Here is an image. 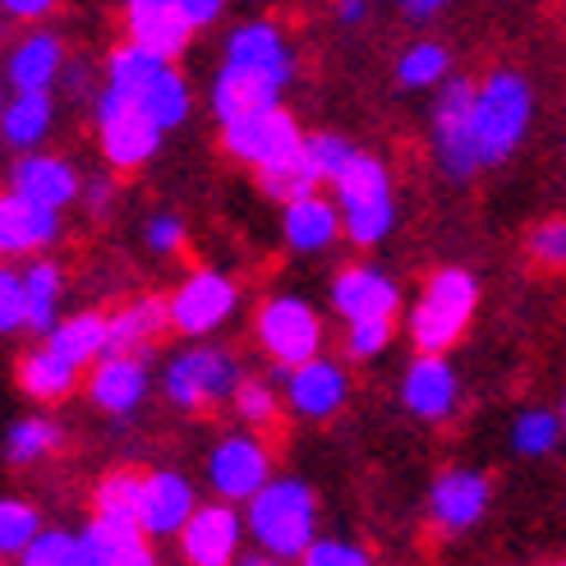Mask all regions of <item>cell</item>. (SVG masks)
I'll list each match as a JSON object with an SVG mask.
<instances>
[{"label":"cell","instance_id":"ab89813d","mask_svg":"<svg viewBox=\"0 0 566 566\" xmlns=\"http://www.w3.org/2000/svg\"><path fill=\"white\" fill-rule=\"evenodd\" d=\"M28 327V295H23V272L0 268V336Z\"/></svg>","mask_w":566,"mask_h":566},{"label":"cell","instance_id":"6f0895ef","mask_svg":"<svg viewBox=\"0 0 566 566\" xmlns=\"http://www.w3.org/2000/svg\"><path fill=\"white\" fill-rule=\"evenodd\" d=\"M562 566H566V562H562Z\"/></svg>","mask_w":566,"mask_h":566},{"label":"cell","instance_id":"ac0fdd59","mask_svg":"<svg viewBox=\"0 0 566 566\" xmlns=\"http://www.w3.org/2000/svg\"><path fill=\"white\" fill-rule=\"evenodd\" d=\"M10 189L33 198V203H46L55 212H65L74 198L83 193V180L78 171L65 161V157H51V153H23L14 166H10Z\"/></svg>","mask_w":566,"mask_h":566},{"label":"cell","instance_id":"ffe728a7","mask_svg":"<svg viewBox=\"0 0 566 566\" xmlns=\"http://www.w3.org/2000/svg\"><path fill=\"white\" fill-rule=\"evenodd\" d=\"M332 304L336 314H342L346 323L355 318H391L396 308H401V291H396V281L378 268H350L336 276L332 286Z\"/></svg>","mask_w":566,"mask_h":566},{"label":"cell","instance_id":"52a82bcc","mask_svg":"<svg viewBox=\"0 0 566 566\" xmlns=\"http://www.w3.org/2000/svg\"><path fill=\"white\" fill-rule=\"evenodd\" d=\"M93 120H97V144L111 171H138V166H148L166 138V129L153 116H144L129 97L106 88V83L93 97Z\"/></svg>","mask_w":566,"mask_h":566},{"label":"cell","instance_id":"60d3db41","mask_svg":"<svg viewBox=\"0 0 566 566\" xmlns=\"http://www.w3.org/2000/svg\"><path fill=\"white\" fill-rule=\"evenodd\" d=\"M391 342V318H355L346 332V350L355 359H369Z\"/></svg>","mask_w":566,"mask_h":566},{"label":"cell","instance_id":"603a6c76","mask_svg":"<svg viewBox=\"0 0 566 566\" xmlns=\"http://www.w3.org/2000/svg\"><path fill=\"white\" fill-rule=\"evenodd\" d=\"M346 396H350V382L346 374L336 369L332 359H304L295 364V374H291V406L304 415V419H327L346 406Z\"/></svg>","mask_w":566,"mask_h":566},{"label":"cell","instance_id":"4316f807","mask_svg":"<svg viewBox=\"0 0 566 566\" xmlns=\"http://www.w3.org/2000/svg\"><path fill=\"white\" fill-rule=\"evenodd\" d=\"M166 323H171V304L138 300V304L120 308L116 318H106V350L102 355H138Z\"/></svg>","mask_w":566,"mask_h":566},{"label":"cell","instance_id":"c3c4849f","mask_svg":"<svg viewBox=\"0 0 566 566\" xmlns=\"http://www.w3.org/2000/svg\"><path fill=\"white\" fill-rule=\"evenodd\" d=\"M451 0H396V10H401L406 23H433Z\"/></svg>","mask_w":566,"mask_h":566},{"label":"cell","instance_id":"d6a6232c","mask_svg":"<svg viewBox=\"0 0 566 566\" xmlns=\"http://www.w3.org/2000/svg\"><path fill=\"white\" fill-rule=\"evenodd\" d=\"M259 185H263V193H268V198H276V203H291V198L318 193L327 180H323V171L314 166V157H308V153L300 148L295 157H286V161L268 166V171H259Z\"/></svg>","mask_w":566,"mask_h":566},{"label":"cell","instance_id":"4dcf8cb0","mask_svg":"<svg viewBox=\"0 0 566 566\" xmlns=\"http://www.w3.org/2000/svg\"><path fill=\"white\" fill-rule=\"evenodd\" d=\"M451 78V51L438 38H415L401 61H396V83L401 88H438Z\"/></svg>","mask_w":566,"mask_h":566},{"label":"cell","instance_id":"484cf974","mask_svg":"<svg viewBox=\"0 0 566 566\" xmlns=\"http://www.w3.org/2000/svg\"><path fill=\"white\" fill-rule=\"evenodd\" d=\"M148 391V369L138 355H102L93 374V401L111 415H129Z\"/></svg>","mask_w":566,"mask_h":566},{"label":"cell","instance_id":"7a4b0ae2","mask_svg":"<svg viewBox=\"0 0 566 566\" xmlns=\"http://www.w3.org/2000/svg\"><path fill=\"white\" fill-rule=\"evenodd\" d=\"M102 83H106V88H116L120 97H129L166 134L180 129L189 120V111H193V93H189L185 74L176 70V61H166V55L144 51L134 42H120L116 51L106 55Z\"/></svg>","mask_w":566,"mask_h":566},{"label":"cell","instance_id":"44dd1931","mask_svg":"<svg viewBox=\"0 0 566 566\" xmlns=\"http://www.w3.org/2000/svg\"><path fill=\"white\" fill-rule=\"evenodd\" d=\"M457 374H451V364L433 350H423L410 369H406V387H401V401L410 415L419 419H447L451 410H457Z\"/></svg>","mask_w":566,"mask_h":566},{"label":"cell","instance_id":"f5cc1de1","mask_svg":"<svg viewBox=\"0 0 566 566\" xmlns=\"http://www.w3.org/2000/svg\"><path fill=\"white\" fill-rule=\"evenodd\" d=\"M244 566H281V557H259V562H244Z\"/></svg>","mask_w":566,"mask_h":566},{"label":"cell","instance_id":"681fc988","mask_svg":"<svg viewBox=\"0 0 566 566\" xmlns=\"http://www.w3.org/2000/svg\"><path fill=\"white\" fill-rule=\"evenodd\" d=\"M61 88H65L70 97L93 93V65H88V61H70L65 74H61Z\"/></svg>","mask_w":566,"mask_h":566},{"label":"cell","instance_id":"11a10c76","mask_svg":"<svg viewBox=\"0 0 566 566\" xmlns=\"http://www.w3.org/2000/svg\"><path fill=\"white\" fill-rule=\"evenodd\" d=\"M0 111H6V88H0Z\"/></svg>","mask_w":566,"mask_h":566},{"label":"cell","instance_id":"6da1fadb","mask_svg":"<svg viewBox=\"0 0 566 566\" xmlns=\"http://www.w3.org/2000/svg\"><path fill=\"white\" fill-rule=\"evenodd\" d=\"M295 78V51L272 19H244L226 33L221 65L212 78V116L217 125L276 106Z\"/></svg>","mask_w":566,"mask_h":566},{"label":"cell","instance_id":"74e56055","mask_svg":"<svg viewBox=\"0 0 566 566\" xmlns=\"http://www.w3.org/2000/svg\"><path fill=\"white\" fill-rule=\"evenodd\" d=\"M23 566H83V557H78V534L42 530L38 539L23 548Z\"/></svg>","mask_w":566,"mask_h":566},{"label":"cell","instance_id":"5b68a950","mask_svg":"<svg viewBox=\"0 0 566 566\" xmlns=\"http://www.w3.org/2000/svg\"><path fill=\"white\" fill-rule=\"evenodd\" d=\"M336 208H342V226L355 244H378L396 226V198H391V176L374 153H355L350 166L332 180Z\"/></svg>","mask_w":566,"mask_h":566},{"label":"cell","instance_id":"bcb514c9","mask_svg":"<svg viewBox=\"0 0 566 566\" xmlns=\"http://www.w3.org/2000/svg\"><path fill=\"white\" fill-rule=\"evenodd\" d=\"M176 6L193 23V33H203V28H212L226 14V0H176Z\"/></svg>","mask_w":566,"mask_h":566},{"label":"cell","instance_id":"f35d334b","mask_svg":"<svg viewBox=\"0 0 566 566\" xmlns=\"http://www.w3.org/2000/svg\"><path fill=\"white\" fill-rule=\"evenodd\" d=\"M530 259L539 268H566V217H548L530 231Z\"/></svg>","mask_w":566,"mask_h":566},{"label":"cell","instance_id":"b9f144b4","mask_svg":"<svg viewBox=\"0 0 566 566\" xmlns=\"http://www.w3.org/2000/svg\"><path fill=\"white\" fill-rule=\"evenodd\" d=\"M300 562L304 566H369V553L355 544H342V539H314Z\"/></svg>","mask_w":566,"mask_h":566},{"label":"cell","instance_id":"816d5d0a","mask_svg":"<svg viewBox=\"0 0 566 566\" xmlns=\"http://www.w3.org/2000/svg\"><path fill=\"white\" fill-rule=\"evenodd\" d=\"M83 193H88V203H93V212H106V203H111V185L106 180H93L88 189H83Z\"/></svg>","mask_w":566,"mask_h":566},{"label":"cell","instance_id":"db71d44e","mask_svg":"<svg viewBox=\"0 0 566 566\" xmlns=\"http://www.w3.org/2000/svg\"><path fill=\"white\" fill-rule=\"evenodd\" d=\"M0 33H6V10H0Z\"/></svg>","mask_w":566,"mask_h":566},{"label":"cell","instance_id":"277c9868","mask_svg":"<svg viewBox=\"0 0 566 566\" xmlns=\"http://www.w3.org/2000/svg\"><path fill=\"white\" fill-rule=\"evenodd\" d=\"M318 525V502L314 489L300 479H268V484L249 497V534L259 539L268 557L295 562L314 544Z\"/></svg>","mask_w":566,"mask_h":566},{"label":"cell","instance_id":"9a60e30c","mask_svg":"<svg viewBox=\"0 0 566 566\" xmlns=\"http://www.w3.org/2000/svg\"><path fill=\"white\" fill-rule=\"evenodd\" d=\"M235 308V281H226L221 272H193L171 300V323L185 336H208L221 327Z\"/></svg>","mask_w":566,"mask_h":566},{"label":"cell","instance_id":"1f68e13d","mask_svg":"<svg viewBox=\"0 0 566 566\" xmlns=\"http://www.w3.org/2000/svg\"><path fill=\"white\" fill-rule=\"evenodd\" d=\"M46 346L83 369V364H93L106 350V318L102 314H78L70 323H55L46 332Z\"/></svg>","mask_w":566,"mask_h":566},{"label":"cell","instance_id":"8d00e7d4","mask_svg":"<svg viewBox=\"0 0 566 566\" xmlns=\"http://www.w3.org/2000/svg\"><path fill=\"white\" fill-rule=\"evenodd\" d=\"M304 153L314 157V166L323 171V180L332 185V180H336V176H342L346 166H350V157H355L359 148L350 144L346 134H327V129H318V134H304Z\"/></svg>","mask_w":566,"mask_h":566},{"label":"cell","instance_id":"3957f363","mask_svg":"<svg viewBox=\"0 0 566 566\" xmlns=\"http://www.w3.org/2000/svg\"><path fill=\"white\" fill-rule=\"evenodd\" d=\"M534 120V88L521 70H493L474 83V134L484 166H502L512 157Z\"/></svg>","mask_w":566,"mask_h":566},{"label":"cell","instance_id":"e575fe53","mask_svg":"<svg viewBox=\"0 0 566 566\" xmlns=\"http://www.w3.org/2000/svg\"><path fill=\"white\" fill-rule=\"evenodd\" d=\"M562 442V419L548 415V410H530L516 419L512 429V447L521 451V457H548V451Z\"/></svg>","mask_w":566,"mask_h":566},{"label":"cell","instance_id":"5bb4252c","mask_svg":"<svg viewBox=\"0 0 566 566\" xmlns=\"http://www.w3.org/2000/svg\"><path fill=\"white\" fill-rule=\"evenodd\" d=\"M208 479L221 493V502H244L268 484V447L249 433H231L221 438L212 461H208Z\"/></svg>","mask_w":566,"mask_h":566},{"label":"cell","instance_id":"d590c367","mask_svg":"<svg viewBox=\"0 0 566 566\" xmlns=\"http://www.w3.org/2000/svg\"><path fill=\"white\" fill-rule=\"evenodd\" d=\"M42 534V521L33 506L23 502H0V557H23V548Z\"/></svg>","mask_w":566,"mask_h":566},{"label":"cell","instance_id":"f907efd6","mask_svg":"<svg viewBox=\"0 0 566 566\" xmlns=\"http://www.w3.org/2000/svg\"><path fill=\"white\" fill-rule=\"evenodd\" d=\"M369 10H374V0H332L336 23H346V28H359L364 19H369Z\"/></svg>","mask_w":566,"mask_h":566},{"label":"cell","instance_id":"f6af8a7d","mask_svg":"<svg viewBox=\"0 0 566 566\" xmlns=\"http://www.w3.org/2000/svg\"><path fill=\"white\" fill-rule=\"evenodd\" d=\"M0 10L14 23H46V14L61 10V0H0Z\"/></svg>","mask_w":566,"mask_h":566},{"label":"cell","instance_id":"9f6ffc18","mask_svg":"<svg viewBox=\"0 0 566 566\" xmlns=\"http://www.w3.org/2000/svg\"><path fill=\"white\" fill-rule=\"evenodd\" d=\"M562 429H566V401H562Z\"/></svg>","mask_w":566,"mask_h":566},{"label":"cell","instance_id":"ba28073f","mask_svg":"<svg viewBox=\"0 0 566 566\" xmlns=\"http://www.w3.org/2000/svg\"><path fill=\"white\" fill-rule=\"evenodd\" d=\"M474 304H479L474 276L461 272V268H442V272L429 281V286H423V295H419V304H415V314H410V336H415V346L442 355V350L465 332V323H470V314H474Z\"/></svg>","mask_w":566,"mask_h":566},{"label":"cell","instance_id":"2e32d148","mask_svg":"<svg viewBox=\"0 0 566 566\" xmlns=\"http://www.w3.org/2000/svg\"><path fill=\"white\" fill-rule=\"evenodd\" d=\"M240 516L231 502H212V506H193V516L185 521L180 539H185V557L193 566H231L240 553Z\"/></svg>","mask_w":566,"mask_h":566},{"label":"cell","instance_id":"f1b7e54d","mask_svg":"<svg viewBox=\"0 0 566 566\" xmlns=\"http://www.w3.org/2000/svg\"><path fill=\"white\" fill-rule=\"evenodd\" d=\"M74 378H78V364L55 355L51 346L33 350L19 364V382H23L28 396H38V401H61V396L74 387Z\"/></svg>","mask_w":566,"mask_h":566},{"label":"cell","instance_id":"ee69618b","mask_svg":"<svg viewBox=\"0 0 566 566\" xmlns=\"http://www.w3.org/2000/svg\"><path fill=\"white\" fill-rule=\"evenodd\" d=\"M144 240L153 253H180L185 244V221L176 212H153L148 226H144Z\"/></svg>","mask_w":566,"mask_h":566},{"label":"cell","instance_id":"7402d4cb","mask_svg":"<svg viewBox=\"0 0 566 566\" xmlns=\"http://www.w3.org/2000/svg\"><path fill=\"white\" fill-rule=\"evenodd\" d=\"M189 516H193V489H189L185 474L157 470V474L144 479V516H138L144 534H153V539L180 534Z\"/></svg>","mask_w":566,"mask_h":566},{"label":"cell","instance_id":"7bdbcfd3","mask_svg":"<svg viewBox=\"0 0 566 566\" xmlns=\"http://www.w3.org/2000/svg\"><path fill=\"white\" fill-rule=\"evenodd\" d=\"M235 410L244 423H268L276 415V396L268 382H240L235 387Z\"/></svg>","mask_w":566,"mask_h":566},{"label":"cell","instance_id":"8fae6325","mask_svg":"<svg viewBox=\"0 0 566 566\" xmlns=\"http://www.w3.org/2000/svg\"><path fill=\"white\" fill-rule=\"evenodd\" d=\"M259 342L268 346V355L276 364H286V369H295V364L314 359L318 346H323V323L318 314L308 308L304 300L295 295H281V300H268L263 314H259Z\"/></svg>","mask_w":566,"mask_h":566},{"label":"cell","instance_id":"836d02e7","mask_svg":"<svg viewBox=\"0 0 566 566\" xmlns=\"http://www.w3.org/2000/svg\"><path fill=\"white\" fill-rule=\"evenodd\" d=\"M55 447H61V429H55V423H46V419H23V423H14L10 438H6V457H10L14 465H28V461L46 457V451H55Z\"/></svg>","mask_w":566,"mask_h":566},{"label":"cell","instance_id":"83f0119b","mask_svg":"<svg viewBox=\"0 0 566 566\" xmlns=\"http://www.w3.org/2000/svg\"><path fill=\"white\" fill-rule=\"evenodd\" d=\"M144 479L138 470H116L106 474L97 484V521H111V525H138V516H144Z\"/></svg>","mask_w":566,"mask_h":566},{"label":"cell","instance_id":"8992f818","mask_svg":"<svg viewBox=\"0 0 566 566\" xmlns=\"http://www.w3.org/2000/svg\"><path fill=\"white\" fill-rule=\"evenodd\" d=\"M433 157L438 171L447 180H474L484 171V157H479V134H474V83L451 74L447 83H438V102H433Z\"/></svg>","mask_w":566,"mask_h":566},{"label":"cell","instance_id":"7dc6e473","mask_svg":"<svg viewBox=\"0 0 566 566\" xmlns=\"http://www.w3.org/2000/svg\"><path fill=\"white\" fill-rule=\"evenodd\" d=\"M111 566H157V557L148 548V534H134L129 544H120L116 557H111Z\"/></svg>","mask_w":566,"mask_h":566},{"label":"cell","instance_id":"9c48e42d","mask_svg":"<svg viewBox=\"0 0 566 566\" xmlns=\"http://www.w3.org/2000/svg\"><path fill=\"white\" fill-rule=\"evenodd\" d=\"M221 148L231 153L235 161L253 166V171H268V166L286 161L304 148V129L291 116L286 106H263V111H249V116H235L221 125Z\"/></svg>","mask_w":566,"mask_h":566},{"label":"cell","instance_id":"d6986e66","mask_svg":"<svg viewBox=\"0 0 566 566\" xmlns=\"http://www.w3.org/2000/svg\"><path fill=\"white\" fill-rule=\"evenodd\" d=\"M489 502H493V484L484 474H474V470H447L438 474V484H433V521L451 534H461L470 530L479 516L489 512Z\"/></svg>","mask_w":566,"mask_h":566},{"label":"cell","instance_id":"4fadbf2b","mask_svg":"<svg viewBox=\"0 0 566 566\" xmlns=\"http://www.w3.org/2000/svg\"><path fill=\"white\" fill-rule=\"evenodd\" d=\"M125 42L180 61L193 42V23L180 14L176 0H125Z\"/></svg>","mask_w":566,"mask_h":566},{"label":"cell","instance_id":"e0dca14e","mask_svg":"<svg viewBox=\"0 0 566 566\" xmlns=\"http://www.w3.org/2000/svg\"><path fill=\"white\" fill-rule=\"evenodd\" d=\"M61 240V212L33 203L14 189L0 193V259H19V253H38Z\"/></svg>","mask_w":566,"mask_h":566},{"label":"cell","instance_id":"f546056e","mask_svg":"<svg viewBox=\"0 0 566 566\" xmlns=\"http://www.w3.org/2000/svg\"><path fill=\"white\" fill-rule=\"evenodd\" d=\"M61 291H65V276L55 263H33L23 272V295H28V332L46 336L55 327V314H61Z\"/></svg>","mask_w":566,"mask_h":566},{"label":"cell","instance_id":"cb8c5ba5","mask_svg":"<svg viewBox=\"0 0 566 566\" xmlns=\"http://www.w3.org/2000/svg\"><path fill=\"white\" fill-rule=\"evenodd\" d=\"M281 231H286V244L295 253H318L327 244H336V235L346 231L342 226V208L323 193H304L286 203V217H281Z\"/></svg>","mask_w":566,"mask_h":566},{"label":"cell","instance_id":"30bf717a","mask_svg":"<svg viewBox=\"0 0 566 566\" xmlns=\"http://www.w3.org/2000/svg\"><path fill=\"white\" fill-rule=\"evenodd\" d=\"M235 387H240V369L226 350H189L166 369V396L180 410H208L221 401H235Z\"/></svg>","mask_w":566,"mask_h":566},{"label":"cell","instance_id":"7c38bea8","mask_svg":"<svg viewBox=\"0 0 566 566\" xmlns=\"http://www.w3.org/2000/svg\"><path fill=\"white\" fill-rule=\"evenodd\" d=\"M65 65H70V51L61 33H51L42 23H28V33L6 51V83H10V93H55Z\"/></svg>","mask_w":566,"mask_h":566},{"label":"cell","instance_id":"d4e9b609","mask_svg":"<svg viewBox=\"0 0 566 566\" xmlns=\"http://www.w3.org/2000/svg\"><path fill=\"white\" fill-rule=\"evenodd\" d=\"M55 125V97L51 93H10L6 111H0V138L14 153H33L46 144V134Z\"/></svg>","mask_w":566,"mask_h":566}]
</instances>
